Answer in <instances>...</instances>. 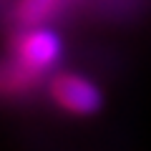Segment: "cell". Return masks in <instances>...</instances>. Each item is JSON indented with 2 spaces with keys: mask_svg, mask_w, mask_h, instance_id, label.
Returning a JSON list of instances; mask_svg holds the SVG:
<instances>
[{
  "mask_svg": "<svg viewBox=\"0 0 151 151\" xmlns=\"http://www.w3.org/2000/svg\"><path fill=\"white\" fill-rule=\"evenodd\" d=\"M63 0H18L13 8V18L18 25H40L45 23Z\"/></svg>",
  "mask_w": 151,
  "mask_h": 151,
  "instance_id": "cell-4",
  "label": "cell"
},
{
  "mask_svg": "<svg viewBox=\"0 0 151 151\" xmlns=\"http://www.w3.org/2000/svg\"><path fill=\"white\" fill-rule=\"evenodd\" d=\"M48 91L55 106L73 116H93L103 108L101 88L81 73H55Z\"/></svg>",
  "mask_w": 151,
  "mask_h": 151,
  "instance_id": "cell-2",
  "label": "cell"
},
{
  "mask_svg": "<svg viewBox=\"0 0 151 151\" xmlns=\"http://www.w3.org/2000/svg\"><path fill=\"white\" fill-rule=\"evenodd\" d=\"M40 83V73L20 65L15 58L0 60V96H20Z\"/></svg>",
  "mask_w": 151,
  "mask_h": 151,
  "instance_id": "cell-3",
  "label": "cell"
},
{
  "mask_svg": "<svg viewBox=\"0 0 151 151\" xmlns=\"http://www.w3.org/2000/svg\"><path fill=\"white\" fill-rule=\"evenodd\" d=\"M13 58L20 65L43 73L50 65L58 63L60 53H63V43L55 30L40 25H25L15 38H13Z\"/></svg>",
  "mask_w": 151,
  "mask_h": 151,
  "instance_id": "cell-1",
  "label": "cell"
}]
</instances>
